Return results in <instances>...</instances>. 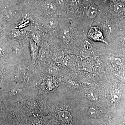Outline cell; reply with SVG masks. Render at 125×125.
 I'll use <instances>...</instances> for the list:
<instances>
[{
    "instance_id": "cell-21",
    "label": "cell",
    "mask_w": 125,
    "mask_h": 125,
    "mask_svg": "<svg viewBox=\"0 0 125 125\" xmlns=\"http://www.w3.org/2000/svg\"><path fill=\"white\" fill-rule=\"evenodd\" d=\"M101 0L103 1V0Z\"/></svg>"
},
{
    "instance_id": "cell-20",
    "label": "cell",
    "mask_w": 125,
    "mask_h": 125,
    "mask_svg": "<svg viewBox=\"0 0 125 125\" xmlns=\"http://www.w3.org/2000/svg\"><path fill=\"white\" fill-rule=\"evenodd\" d=\"M1 78V74L0 73V80Z\"/></svg>"
},
{
    "instance_id": "cell-2",
    "label": "cell",
    "mask_w": 125,
    "mask_h": 125,
    "mask_svg": "<svg viewBox=\"0 0 125 125\" xmlns=\"http://www.w3.org/2000/svg\"><path fill=\"white\" fill-rule=\"evenodd\" d=\"M45 26L50 28H54L57 27L58 22L57 20L54 18L45 19L43 21Z\"/></svg>"
},
{
    "instance_id": "cell-18",
    "label": "cell",
    "mask_w": 125,
    "mask_h": 125,
    "mask_svg": "<svg viewBox=\"0 0 125 125\" xmlns=\"http://www.w3.org/2000/svg\"><path fill=\"white\" fill-rule=\"evenodd\" d=\"M2 51H3V49H2V47L0 46V55L1 54Z\"/></svg>"
},
{
    "instance_id": "cell-6",
    "label": "cell",
    "mask_w": 125,
    "mask_h": 125,
    "mask_svg": "<svg viewBox=\"0 0 125 125\" xmlns=\"http://www.w3.org/2000/svg\"><path fill=\"white\" fill-rule=\"evenodd\" d=\"M61 119L63 120L69 121L71 120V116L69 112L65 111H61L59 113Z\"/></svg>"
},
{
    "instance_id": "cell-17",
    "label": "cell",
    "mask_w": 125,
    "mask_h": 125,
    "mask_svg": "<svg viewBox=\"0 0 125 125\" xmlns=\"http://www.w3.org/2000/svg\"><path fill=\"white\" fill-rule=\"evenodd\" d=\"M23 16L24 18L25 19H29L30 18L29 14L27 13H25L24 14Z\"/></svg>"
},
{
    "instance_id": "cell-3",
    "label": "cell",
    "mask_w": 125,
    "mask_h": 125,
    "mask_svg": "<svg viewBox=\"0 0 125 125\" xmlns=\"http://www.w3.org/2000/svg\"><path fill=\"white\" fill-rule=\"evenodd\" d=\"M70 34V30L69 28L66 27H62L61 30L60 37L62 40L65 41L69 38Z\"/></svg>"
},
{
    "instance_id": "cell-7",
    "label": "cell",
    "mask_w": 125,
    "mask_h": 125,
    "mask_svg": "<svg viewBox=\"0 0 125 125\" xmlns=\"http://www.w3.org/2000/svg\"><path fill=\"white\" fill-rule=\"evenodd\" d=\"M85 95L90 100L95 101L96 100V94L93 90L90 89H88L85 90Z\"/></svg>"
},
{
    "instance_id": "cell-4",
    "label": "cell",
    "mask_w": 125,
    "mask_h": 125,
    "mask_svg": "<svg viewBox=\"0 0 125 125\" xmlns=\"http://www.w3.org/2000/svg\"><path fill=\"white\" fill-rule=\"evenodd\" d=\"M97 7L95 5H92L90 7L88 12V15L90 18H94L97 13Z\"/></svg>"
},
{
    "instance_id": "cell-8",
    "label": "cell",
    "mask_w": 125,
    "mask_h": 125,
    "mask_svg": "<svg viewBox=\"0 0 125 125\" xmlns=\"http://www.w3.org/2000/svg\"><path fill=\"white\" fill-rule=\"evenodd\" d=\"M31 38L37 44L39 43L41 40L40 34L37 32H34L31 34Z\"/></svg>"
},
{
    "instance_id": "cell-13",
    "label": "cell",
    "mask_w": 125,
    "mask_h": 125,
    "mask_svg": "<svg viewBox=\"0 0 125 125\" xmlns=\"http://www.w3.org/2000/svg\"><path fill=\"white\" fill-rule=\"evenodd\" d=\"M71 61V58L70 57L66 56L64 57L62 62V63L65 66H68L70 62Z\"/></svg>"
},
{
    "instance_id": "cell-19",
    "label": "cell",
    "mask_w": 125,
    "mask_h": 125,
    "mask_svg": "<svg viewBox=\"0 0 125 125\" xmlns=\"http://www.w3.org/2000/svg\"><path fill=\"white\" fill-rule=\"evenodd\" d=\"M1 30H2V27H1V25H0V32L1 31Z\"/></svg>"
},
{
    "instance_id": "cell-10",
    "label": "cell",
    "mask_w": 125,
    "mask_h": 125,
    "mask_svg": "<svg viewBox=\"0 0 125 125\" xmlns=\"http://www.w3.org/2000/svg\"><path fill=\"white\" fill-rule=\"evenodd\" d=\"M105 28L108 32L109 34H112L115 31V27L111 23H107L105 25Z\"/></svg>"
},
{
    "instance_id": "cell-15",
    "label": "cell",
    "mask_w": 125,
    "mask_h": 125,
    "mask_svg": "<svg viewBox=\"0 0 125 125\" xmlns=\"http://www.w3.org/2000/svg\"><path fill=\"white\" fill-rule=\"evenodd\" d=\"M11 34L14 37H17L20 35V32L19 31H15L12 32Z\"/></svg>"
},
{
    "instance_id": "cell-16",
    "label": "cell",
    "mask_w": 125,
    "mask_h": 125,
    "mask_svg": "<svg viewBox=\"0 0 125 125\" xmlns=\"http://www.w3.org/2000/svg\"><path fill=\"white\" fill-rule=\"evenodd\" d=\"M35 103H36L34 101H30V102H28L27 103V105H28V106H29V107H30V106H31V107H34L35 106Z\"/></svg>"
},
{
    "instance_id": "cell-14",
    "label": "cell",
    "mask_w": 125,
    "mask_h": 125,
    "mask_svg": "<svg viewBox=\"0 0 125 125\" xmlns=\"http://www.w3.org/2000/svg\"><path fill=\"white\" fill-rule=\"evenodd\" d=\"M44 6L46 9L48 10H54V6L52 5V4L51 3H49V2H46L45 3Z\"/></svg>"
},
{
    "instance_id": "cell-11",
    "label": "cell",
    "mask_w": 125,
    "mask_h": 125,
    "mask_svg": "<svg viewBox=\"0 0 125 125\" xmlns=\"http://www.w3.org/2000/svg\"><path fill=\"white\" fill-rule=\"evenodd\" d=\"M88 114L90 116L96 117L97 116V111L94 108H92L89 109Z\"/></svg>"
},
{
    "instance_id": "cell-12",
    "label": "cell",
    "mask_w": 125,
    "mask_h": 125,
    "mask_svg": "<svg viewBox=\"0 0 125 125\" xmlns=\"http://www.w3.org/2000/svg\"><path fill=\"white\" fill-rule=\"evenodd\" d=\"M122 7H123V6L121 3H117L114 6V11L116 13L119 12L122 9Z\"/></svg>"
},
{
    "instance_id": "cell-1",
    "label": "cell",
    "mask_w": 125,
    "mask_h": 125,
    "mask_svg": "<svg viewBox=\"0 0 125 125\" xmlns=\"http://www.w3.org/2000/svg\"><path fill=\"white\" fill-rule=\"evenodd\" d=\"M30 45V51L32 62L33 64L36 62L38 56L39 50L37 45L36 43L32 40L31 38H29Z\"/></svg>"
},
{
    "instance_id": "cell-9",
    "label": "cell",
    "mask_w": 125,
    "mask_h": 125,
    "mask_svg": "<svg viewBox=\"0 0 125 125\" xmlns=\"http://www.w3.org/2000/svg\"><path fill=\"white\" fill-rule=\"evenodd\" d=\"M121 95V93L120 90L118 89L115 90L113 91L112 94V99L114 101L118 100Z\"/></svg>"
},
{
    "instance_id": "cell-5",
    "label": "cell",
    "mask_w": 125,
    "mask_h": 125,
    "mask_svg": "<svg viewBox=\"0 0 125 125\" xmlns=\"http://www.w3.org/2000/svg\"><path fill=\"white\" fill-rule=\"evenodd\" d=\"M64 55L63 52H59L55 53L53 55L52 59L55 62L59 63L62 62L64 58Z\"/></svg>"
}]
</instances>
